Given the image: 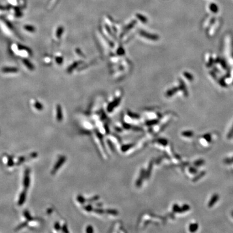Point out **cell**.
<instances>
[{
	"label": "cell",
	"mask_w": 233,
	"mask_h": 233,
	"mask_svg": "<svg viewBox=\"0 0 233 233\" xmlns=\"http://www.w3.org/2000/svg\"><path fill=\"white\" fill-rule=\"evenodd\" d=\"M17 71V69L14 68V67H5V68L3 69V71L5 72H16Z\"/></svg>",
	"instance_id": "1"
},
{
	"label": "cell",
	"mask_w": 233,
	"mask_h": 233,
	"mask_svg": "<svg viewBox=\"0 0 233 233\" xmlns=\"http://www.w3.org/2000/svg\"><path fill=\"white\" fill-rule=\"evenodd\" d=\"M24 28L25 30H27V31L30 32H34V30H35V28L34 27H32V25H25Z\"/></svg>",
	"instance_id": "2"
},
{
	"label": "cell",
	"mask_w": 233,
	"mask_h": 233,
	"mask_svg": "<svg viewBox=\"0 0 233 233\" xmlns=\"http://www.w3.org/2000/svg\"><path fill=\"white\" fill-rule=\"evenodd\" d=\"M210 10L213 11L214 12H216L217 11V7L215 4L214 3H212L210 5Z\"/></svg>",
	"instance_id": "3"
},
{
	"label": "cell",
	"mask_w": 233,
	"mask_h": 233,
	"mask_svg": "<svg viewBox=\"0 0 233 233\" xmlns=\"http://www.w3.org/2000/svg\"><path fill=\"white\" fill-rule=\"evenodd\" d=\"M137 17L138 18H139V19H140V20H142V21H145L146 19H145V18L144 16H142V15H139V14H138L137 15Z\"/></svg>",
	"instance_id": "4"
},
{
	"label": "cell",
	"mask_w": 233,
	"mask_h": 233,
	"mask_svg": "<svg viewBox=\"0 0 233 233\" xmlns=\"http://www.w3.org/2000/svg\"><path fill=\"white\" fill-rule=\"evenodd\" d=\"M87 233H92L93 232V229L91 226H89L87 227Z\"/></svg>",
	"instance_id": "5"
}]
</instances>
